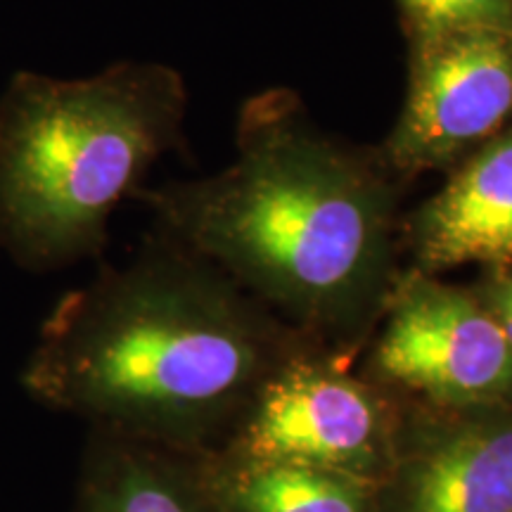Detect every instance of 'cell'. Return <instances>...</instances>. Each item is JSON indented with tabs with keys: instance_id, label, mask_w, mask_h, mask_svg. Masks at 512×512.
Wrapping results in <instances>:
<instances>
[{
	"instance_id": "obj_1",
	"label": "cell",
	"mask_w": 512,
	"mask_h": 512,
	"mask_svg": "<svg viewBox=\"0 0 512 512\" xmlns=\"http://www.w3.org/2000/svg\"><path fill=\"white\" fill-rule=\"evenodd\" d=\"M309 344L226 273L169 242L64 294L41 325L22 387L91 430L200 456Z\"/></svg>"
},
{
	"instance_id": "obj_2",
	"label": "cell",
	"mask_w": 512,
	"mask_h": 512,
	"mask_svg": "<svg viewBox=\"0 0 512 512\" xmlns=\"http://www.w3.org/2000/svg\"><path fill=\"white\" fill-rule=\"evenodd\" d=\"M147 200L171 242L285 311L313 342H349L392 292L387 188L309 136L256 140L226 174Z\"/></svg>"
},
{
	"instance_id": "obj_3",
	"label": "cell",
	"mask_w": 512,
	"mask_h": 512,
	"mask_svg": "<svg viewBox=\"0 0 512 512\" xmlns=\"http://www.w3.org/2000/svg\"><path fill=\"white\" fill-rule=\"evenodd\" d=\"M181 114V81L152 64L81 81L17 72L0 98V247L34 273L98 254Z\"/></svg>"
},
{
	"instance_id": "obj_4",
	"label": "cell",
	"mask_w": 512,
	"mask_h": 512,
	"mask_svg": "<svg viewBox=\"0 0 512 512\" xmlns=\"http://www.w3.org/2000/svg\"><path fill=\"white\" fill-rule=\"evenodd\" d=\"M401 418V401L309 344L266 377L211 451L320 467L377 486L392 465Z\"/></svg>"
},
{
	"instance_id": "obj_5",
	"label": "cell",
	"mask_w": 512,
	"mask_h": 512,
	"mask_svg": "<svg viewBox=\"0 0 512 512\" xmlns=\"http://www.w3.org/2000/svg\"><path fill=\"white\" fill-rule=\"evenodd\" d=\"M384 304L363 377L411 406L512 403V344L475 290L415 271Z\"/></svg>"
},
{
	"instance_id": "obj_6",
	"label": "cell",
	"mask_w": 512,
	"mask_h": 512,
	"mask_svg": "<svg viewBox=\"0 0 512 512\" xmlns=\"http://www.w3.org/2000/svg\"><path fill=\"white\" fill-rule=\"evenodd\" d=\"M401 406L375 512H512V403Z\"/></svg>"
},
{
	"instance_id": "obj_7",
	"label": "cell",
	"mask_w": 512,
	"mask_h": 512,
	"mask_svg": "<svg viewBox=\"0 0 512 512\" xmlns=\"http://www.w3.org/2000/svg\"><path fill=\"white\" fill-rule=\"evenodd\" d=\"M512 112V46L503 29L430 36L394 133L392 155L406 169L456 157Z\"/></svg>"
},
{
	"instance_id": "obj_8",
	"label": "cell",
	"mask_w": 512,
	"mask_h": 512,
	"mask_svg": "<svg viewBox=\"0 0 512 512\" xmlns=\"http://www.w3.org/2000/svg\"><path fill=\"white\" fill-rule=\"evenodd\" d=\"M413 249L422 273L467 264L512 268V138L496 140L467 162L415 214Z\"/></svg>"
},
{
	"instance_id": "obj_9",
	"label": "cell",
	"mask_w": 512,
	"mask_h": 512,
	"mask_svg": "<svg viewBox=\"0 0 512 512\" xmlns=\"http://www.w3.org/2000/svg\"><path fill=\"white\" fill-rule=\"evenodd\" d=\"M74 512H219L197 456L91 430Z\"/></svg>"
},
{
	"instance_id": "obj_10",
	"label": "cell",
	"mask_w": 512,
	"mask_h": 512,
	"mask_svg": "<svg viewBox=\"0 0 512 512\" xmlns=\"http://www.w3.org/2000/svg\"><path fill=\"white\" fill-rule=\"evenodd\" d=\"M219 512H375L373 482L320 467L197 456Z\"/></svg>"
},
{
	"instance_id": "obj_11",
	"label": "cell",
	"mask_w": 512,
	"mask_h": 512,
	"mask_svg": "<svg viewBox=\"0 0 512 512\" xmlns=\"http://www.w3.org/2000/svg\"><path fill=\"white\" fill-rule=\"evenodd\" d=\"M427 36L460 29H508V0H401Z\"/></svg>"
},
{
	"instance_id": "obj_12",
	"label": "cell",
	"mask_w": 512,
	"mask_h": 512,
	"mask_svg": "<svg viewBox=\"0 0 512 512\" xmlns=\"http://www.w3.org/2000/svg\"><path fill=\"white\" fill-rule=\"evenodd\" d=\"M494 275H498V278L503 280V285L512 292V268H510V271H501V273H494Z\"/></svg>"
}]
</instances>
